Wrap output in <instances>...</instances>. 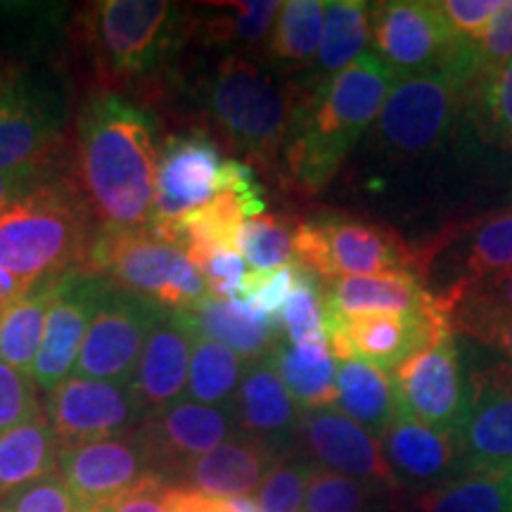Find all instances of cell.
Masks as SVG:
<instances>
[{
    "label": "cell",
    "mask_w": 512,
    "mask_h": 512,
    "mask_svg": "<svg viewBox=\"0 0 512 512\" xmlns=\"http://www.w3.org/2000/svg\"><path fill=\"white\" fill-rule=\"evenodd\" d=\"M159 150L155 121L117 93L83 102L76 119L81 195L105 228H145L155 219Z\"/></svg>",
    "instance_id": "6da1fadb"
},
{
    "label": "cell",
    "mask_w": 512,
    "mask_h": 512,
    "mask_svg": "<svg viewBox=\"0 0 512 512\" xmlns=\"http://www.w3.org/2000/svg\"><path fill=\"white\" fill-rule=\"evenodd\" d=\"M396 81L380 57L366 53L330 79L297 86V110L283 152L287 178L304 192L323 190L380 117Z\"/></svg>",
    "instance_id": "7a4b0ae2"
},
{
    "label": "cell",
    "mask_w": 512,
    "mask_h": 512,
    "mask_svg": "<svg viewBox=\"0 0 512 512\" xmlns=\"http://www.w3.org/2000/svg\"><path fill=\"white\" fill-rule=\"evenodd\" d=\"M93 238L86 197L55 176L0 211V268L29 283L57 278L86 264Z\"/></svg>",
    "instance_id": "3957f363"
},
{
    "label": "cell",
    "mask_w": 512,
    "mask_h": 512,
    "mask_svg": "<svg viewBox=\"0 0 512 512\" xmlns=\"http://www.w3.org/2000/svg\"><path fill=\"white\" fill-rule=\"evenodd\" d=\"M204 107L230 145L254 162L273 166L290 138L297 88L285 86L275 69L228 55L204 81Z\"/></svg>",
    "instance_id": "277c9868"
},
{
    "label": "cell",
    "mask_w": 512,
    "mask_h": 512,
    "mask_svg": "<svg viewBox=\"0 0 512 512\" xmlns=\"http://www.w3.org/2000/svg\"><path fill=\"white\" fill-rule=\"evenodd\" d=\"M86 268L105 275L119 290L176 313L209 299V287L185 249L150 228H105L95 233Z\"/></svg>",
    "instance_id": "5b68a950"
},
{
    "label": "cell",
    "mask_w": 512,
    "mask_h": 512,
    "mask_svg": "<svg viewBox=\"0 0 512 512\" xmlns=\"http://www.w3.org/2000/svg\"><path fill=\"white\" fill-rule=\"evenodd\" d=\"M370 41L375 55L396 79L441 72L460 88L472 83L470 46H460L437 3L392 0L370 8Z\"/></svg>",
    "instance_id": "8992f818"
},
{
    "label": "cell",
    "mask_w": 512,
    "mask_h": 512,
    "mask_svg": "<svg viewBox=\"0 0 512 512\" xmlns=\"http://www.w3.org/2000/svg\"><path fill=\"white\" fill-rule=\"evenodd\" d=\"M297 264L320 280L354 278L384 271H418L420 256L392 228L347 214H316L297 223Z\"/></svg>",
    "instance_id": "52a82bcc"
},
{
    "label": "cell",
    "mask_w": 512,
    "mask_h": 512,
    "mask_svg": "<svg viewBox=\"0 0 512 512\" xmlns=\"http://www.w3.org/2000/svg\"><path fill=\"white\" fill-rule=\"evenodd\" d=\"M183 15L164 0H105L91 8L93 53L114 79H140L157 72L176 50Z\"/></svg>",
    "instance_id": "ba28073f"
},
{
    "label": "cell",
    "mask_w": 512,
    "mask_h": 512,
    "mask_svg": "<svg viewBox=\"0 0 512 512\" xmlns=\"http://www.w3.org/2000/svg\"><path fill=\"white\" fill-rule=\"evenodd\" d=\"M418 256V273L427 290L451 311L460 290L512 271V207L446 228Z\"/></svg>",
    "instance_id": "9c48e42d"
},
{
    "label": "cell",
    "mask_w": 512,
    "mask_h": 512,
    "mask_svg": "<svg viewBox=\"0 0 512 512\" xmlns=\"http://www.w3.org/2000/svg\"><path fill=\"white\" fill-rule=\"evenodd\" d=\"M67 124L62 88L43 74H8L0 83V171L53 166Z\"/></svg>",
    "instance_id": "30bf717a"
},
{
    "label": "cell",
    "mask_w": 512,
    "mask_h": 512,
    "mask_svg": "<svg viewBox=\"0 0 512 512\" xmlns=\"http://www.w3.org/2000/svg\"><path fill=\"white\" fill-rule=\"evenodd\" d=\"M448 332H453V320L446 306L420 313H325V339L337 361L358 358L389 375Z\"/></svg>",
    "instance_id": "8fae6325"
},
{
    "label": "cell",
    "mask_w": 512,
    "mask_h": 512,
    "mask_svg": "<svg viewBox=\"0 0 512 512\" xmlns=\"http://www.w3.org/2000/svg\"><path fill=\"white\" fill-rule=\"evenodd\" d=\"M465 91L441 72L403 76L384 100L375 133L396 155H425L444 143Z\"/></svg>",
    "instance_id": "7c38bea8"
},
{
    "label": "cell",
    "mask_w": 512,
    "mask_h": 512,
    "mask_svg": "<svg viewBox=\"0 0 512 512\" xmlns=\"http://www.w3.org/2000/svg\"><path fill=\"white\" fill-rule=\"evenodd\" d=\"M112 287L114 283L105 275L81 266L55 280L43 342L31 370V380L38 389L53 392L57 384L74 375L83 339Z\"/></svg>",
    "instance_id": "4fadbf2b"
},
{
    "label": "cell",
    "mask_w": 512,
    "mask_h": 512,
    "mask_svg": "<svg viewBox=\"0 0 512 512\" xmlns=\"http://www.w3.org/2000/svg\"><path fill=\"white\" fill-rule=\"evenodd\" d=\"M43 413L62 446L124 437L147 418L131 384L76 375L48 392Z\"/></svg>",
    "instance_id": "5bb4252c"
},
{
    "label": "cell",
    "mask_w": 512,
    "mask_h": 512,
    "mask_svg": "<svg viewBox=\"0 0 512 512\" xmlns=\"http://www.w3.org/2000/svg\"><path fill=\"white\" fill-rule=\"evenodd\" d=\"M463 475L512 467V363L467 370V403L456 427Z\"/></svg>",
    "instance_id": "9a60e30c"
},
{
    "label": "cell",
    "mask_w": 512,
    "mask_h": 512,
    "mask_svg": "<svg viewBox=\"0 0 512 512\" xmlns=\"http://www.w3.org/2000/svg\"><path fill=\"white\" fill-rule=\"evenodd\" d=\"M164 313L157 304L145 302L114 285L83 339L74 375L107 382H131L147 339Z\"/></svg>",
    "instance_id": "2e32d148"
},
{
    "label": "cell",
    "mask_w": 512,
    "mask_h": 512,
    "mask_svg": "<svg viewBox=\"0 0 512 512\" xmlns=\"http://www.w3.org/2000/svg\"><path fill=\"white\" fill-rule=\"evenodd\" d=\"M399 413L444 432H456L467 403V373L456 332L401 363L392 373Z\"/></svg>",
    "instance_id": "e0dca14e"
},
{
    "label": "cell",
    "mask_w": 512,
    "mask_h": 512,
    "mask_svg": "<svg viewBox=\"0 0 512 512\" xmlns=\"http://www.w3.org/2000/svg\"><path fill=\"white\" fill-rule=\"evenodd\" d=\"M136 432L159 479L166 486H174L192 460L238 434V420L233 403L204 406L181 399L174 406L147 415Z\"/></svg>",
    "instance_id": "ac0fdd59"
},
{
    "label": "cell",
    "mask_w": 512,
    "mask_h": 512,
    "mask_svg": "<svg viewBox=\"0 0 512 512\" xmlns=\"http://www.w3.org/2000/svg\"><path fill=\"white\" fill-rule=\"evenodd\" d=\"M223 171L226 159L211 138L202 133L166 138L157 166L155 219L147 228L164 233L214 202L223 192Z\"/></svg>",
    "instance_id": "d6986e66"
},
{
    "label": "cell",
    "mask_w": 512,
    "mask_h": 512,
    "mask_svg": "<svg viewBox=\"0 0 512 512\" xmlns=\"http://www.w3.org/2000/svg\"><path fill=\"white\" fill-rule=\"evenodd\" d=\"M57 475L91 508H100L145 486L164 484L152 467L138 432L62 446Z\"/></svg>",
    "instance_id": "ffe728a7"
},
{
    "label": "cell",
    "mask_w": 512,
    "mask_h": 512,
    "mask_svg": "<svg viewBox=\"0 0 512 512\" xmlns=\"http://www.w3.org/2000/svg\"><path fill=\"white\" fill-rule=\"evenodd\" d=\"M297 451L313 465L358 479L375 489H394L392 467L384 458L380 439L337 408L302 411L297 427Z\"/></svg>",
    "instance_id": "44dd1931"
},
{
    "label": "cell",
    "mask_w": 512,
    "mask_h": 512,
    "mask_svg": "<svg viewBox=\"0 0 512 512\" xmlns=\"http://www.w3.org/2000/svg\"><path fill=\"white\" fill-rule=\"evenodd\" d=\"M380 444L399 486L430 491L463 475L456 432L437 430L399 413L380 434Z\"/></svg>",
    "instance_id": "7402d4cb"
},
{
    "label": "cell",
    "mask_w": 512,
    "mask_h": 512,
    "mask_svg": "<svg viewBox=\"0 0 512 512\" xmlns=\"http://www.w3.org/2000/svg\"><path fill=\"white\" fill-rule=\"evenodd\" d=\"M233 411L238 420V432L261 441L283 458L297 451V427L302 408L294 403L268 358L249 363L233 399Z\"/></svg>",
    "instance_id": "603a6c76"
},
{
    "label": "cell",
    "mask_w": 512,
    "mask_h": 512,
    "mask_svg": "<svg viewBox=\"0 0 512 512\" xmlns=\"http://www.w3.org/2000/svg\"><path fill=\"white\" fill-rule=\"evenodd\" d=\"M280 460L283 456H278L261 441L238 432L214 451L192 460L178 475L174 486L211 498L254 496V491Z\"/></svg>",
    "instance_id": "cb8c5ba5"
},
{
    "label": "cell",
    "mask_w": 512,
    "mask_h": 512,
    "mask_svg": "<svg viewBox=\"0 0 512 512\" xmlns=\"http://www.w3.org/2000/svg\"><path fill=\"white\" fill-rule=\"evenodd\" d=\"M190 356L192 335L166 311L147 339L131 382H128L145 415L185 399Z\"/></svg>",
    "instance_id": "d4e9b609"
},
{
    "label": "cell",
    "mask_w": 512,
    "mask_h": 512,
    "mask_svg": "<svg viewBox=\"0 0 512 512\" xmlns=\"http://www.w3.org/2000/svg\"><path fill=\"white\" fill-rule=\"evenodd\" d=\"M323 299L325 313H332V316H356V313L377 311L420 313L446 306L427 290L422 275L418 271H408V268L330 280Z\"/></svg>",
    "instance_id": "484cf974"
},
{
    "label": "cell",
    "mask_w": 512,
    "mask_h": 512,
    "mask_svg": "<svg viewBox=\"0 0 512 512\" xmlns=\"http://www.w3.org/2000/svg\"><path fill=\"white\" fill-rule=\"evenodd\" d=\"M181 328L192 337H207L214 342L226 344L247 363L264 361L273 354L280 339V325L256 313L240 299L221 302V299H204L195 309L171 313Z\"/></svg>",
    "instance_id": "4316f807"
},
{
    "label": "cell",
    "mask_w": 512,
    "mask_h": 512,
    "mask_svg": "<svg viewBox=\"0 0 512 512\" xmlns=\"http://www.w3.org/2000/svg\"><path fill=\"white\" fill-rule=\"evenodd\" d=\"M60 451L62 444L46 413L0 432V503L55 475Z\"/></svg>",
    "instance_id": "83f0119b"
},
{
    "label": "cell",
    "mask_w": 512,
    "mask_h": 512,
    "mask_svg": "<svg viewBox=\"0 0 512 512\" xmlns=\"http://www.w3.org/2000/svg\"><path fill=\"white\" fill-rule=\"evenodd\" d=\"M275 373L302 411H320L337 406V366L328 339L309 344H287L280 339L268 356Z\"/></svg>",
    "instance_id": "f1b7e54d"
},
{
    "label": "cell",
    "mask_w": 512,
    "mask_h": 512,
    "mask_svg": "<svg viewBox=\"0 0 512 512\" xmlns=\"http://www.w3.org/2000/svg\"><path fill=\"white\" fill-rule=\"evenodd\" d=\"M335 408L380 439L399 415L392 375L358 358L339 361Z\"/></svg>",
    "instance_id": "f546056e"
},
{
    "label": "cell",
    "mask_w": 512,
    "mask_h": 512,
    "mask_svg": "<svg viewBox=\"0 0 512 512\" xmlns=\"http://www.w3.org/2000/svg\"><path fill=\"white\" fill-rule=\"evenodd\" d=\"M57 278L38 280L27 294L0 311V361L27 375L34 370L41 349Z\"/></svg>",
    "instance_id": "4dcf8cb0"
},
{
    "label": "cell",
    "mask_w": 512,
    "mask_h": 512,
    "mask_svg": "<svg viewBox=\"0 0 512 512\" xmlns=\"http://www.w3.org/2000/svg\"><path fill=\"white\" fill-rule=\"evenodd\" d=\"M370 8L363 0H330L325 3L323 41L311 67V81H325L366 55L370 41Z\"/></svg>",
    "instance_id": "1f68e13d"
},
{
    "label": "cell",
    "mask_w": 512,
    "mask_h": 512,
    "mask_svg": "<svg viewBox=\"0 0 512 512\" xmlns=\"http://www.w3.org/2000/svg\"><path fill=\"white\" fill-rule=\"evenodd\" d=\"M325 27L323 0H287L268 38L275 69H309L316 62Z\"/></svg>",
    "instance_id": "d6a6232c"
},
{
    "label": "cell",
    "mask_w": 512,
    "mask_h": 512,
    "mask_svg": "<svg viewBox=\"0 0 512 512\" xmlns=\"http://www.w3.org/2000/svg\"><path fill=\"white\" fill-rule=\"evenodd\" d=\"M245 373V358L226 344L207 337H192L185 399L204 406H228L238 394Z\"/></svg>",
    "instance_id": "836d02e7"
},
{
    "label": "cell",
    "mask_w": 512,
    "mask_h": 512,
    "mask_svg": "<svg viewBox=\"0 0 512 512\" xmlns=\"http://www.w3.org/2000/svg\"><path fill=\"white\" fill-rule=\"evenodd\" d=\"M420 512H512L510 470L470 472L425 491Z\"/></svg>",
    "instance_id": "e575fe53"
},
{
    "label": "cell",
    "mask_w": 512,
    "mask_h": 512,
    "mask_svg": "<svg viewBox=\"0 0 512 512\" xmlns=\"http://www.w3.org/2000/svg\"><path fill=\"white\" fill-rule=\"evenodd\" d=\"M463 102L484 143L512 152V60L479 74Z\"/></svg>",
    "instance_id": "d590c367"
},
{
    "label": "cell",
    "mask_w": 512,
    "mask_h": 512,
    "mask_svg": "<svg viewBox=\"0 0 512 512\" xmlns=\"http://www.w3.org/2000/svg\"><path fill=\"white\" fill-rule=\"evenodd\" d=\"M204 19L190 29H200L209 43H242L256 46L271 38L283 3L278 0H247V3H207Z\"/></svg>",
    "instance_id": "8d00e7d4"
},
{
    "label": "cell",
    "mask_w": 512,
    "mask_h": 512,
    "mask_svg": "<svg viewBox=\"0 0 512 512\" xmlns=\"http://www.w3.org/2000/svg\"><path fill=\"white\" fill-rule=\"evenodd\" d=\"M294 235H297V223L285 216L259 214L254 219H247L242 226L238 252L252 271H273V268L290 266L297 261Z\"/></svg>",
    "instance_id": "74e56055"
},
{
    "label": "cell",
    "mask_w": 512,
    "mask_h": 512,
    "mask_svg": "<svg viewBox=\"0 0 512 512\" xmlns=\"http://www.w3.org/2000/svg\"><path fill=\"white\" fill-rule=\"evenodd\" d=\"M318 275L297 264L294 290L287 299L278 325L287 344H309L325 339V299Z\"/></svg>",
    "instance_id": "f35d334b"
},
{
    "label": "cell",
    "mask_w": 512,
    "mask_h": 512,
    "mask_svg": "<svg viewBox=\"0 0 512 512\" xmlns=\"http://www.w3.org/2000/svg\"><path fill=\"white\" fill-rule=\"evenodd\" d=\"M313 470L316 465L304 453L292 451L268 472L254 491L259 508L264 512H304Z\"/></svg>",
    "instance_id": "ab89813d"
},
{
    "label": "cell",
    "mask_w": 512,
    "mask_h": 512,
    "mask_svg": "<svg viewBox=\"0 0 512 512\" xmlns=\"http://www.w3.org/2000/svg\"><path fill=\"white\" fill-rule=\"evenodd\" d=\"M377 489L318 467L306 491L304 512H375Z\"/></svg>",
    "instance_id": "60d3db41"
},
{
    "label": "cell",
    "mask_w": 512,
    "mask_h": 512,
    "mask_svg": "<svg viewBox=\"0 0 512 512\" xmlns=\"http://www.w3.org/2000/svg\"><path fill=\"white\" fill-rule=\"evenodd\" d=\"M294 278H297V264L273 268V271H249L238 299L264 318L278 323L294 290Z\"/></svg>",
    "instance_id": "b9f144b4"
},
{
    "label": "cell",
    "mask_w": 512,
    "mask_h": 512,
    "mask_svg": "<svg viewBox=\"0 0 512 512\" xmlns=\"http://www.w3.org/2000/svg\"><path fill=\"white\" fill-rule=\"evenodd\" d=\"M3 512H95L88 503L69 489V484L57 475H50L41 482L27 486L19 494L0 503Z\"/></svg>",
    "instance_id": "7bdbcfd3"
},
{
    "label": "cell",
    "mask_w": 512,
    "mask_h": 512,
    "mask_svg": "<svg viewBox=\"0 0 512 512\" xmlns=\"http://www.w3.org/2000/svg\"><path fill=\"white\" fill-rule=\"evenodd\" d=\"M453 316H510L512 318V271L491 275L460 290L451 302Z\"/></svg>",
    "instance_id": "ee69618b"
},
{
    "label": "cell",
    "mask_w": 512,
    "mask_h": 512,
    "mask_svg": "<svg viewBox=\"0 0 512 512\" xmlns=\"http://www.w3.org/2000/svg\"><path fill=\"white\" fill-rule=\"evenodd\" d=\"M36 389L31 375L0 361V432L43 413Z\"/></svg>",
    "instance_id": "f6af8a7d"
},
{
    "label": "cell",
    "mask_w": 512,
    "mask_h": 512,
    "mask_svg": "<svg viewBox=\"0 0 512 512\" xmlns=\"http://www.w3.org/2000/svg\"><path fill=\"white\" fill-rule=\"evenodd\" d=\"M505 0H444L437 3L460 46H475Z\"/></svg>",
    "instance_id": "bcb514c9"
},
{
    "label": "cell",
    "mask_w": 512,
    "mask_h": 512,
    "mask_svg": "<svg viewBox=\"0 0 512 512\" xmlns=\"http://www.w3.org/2000/svg\"><path fill=\"white\" fill-rule=\"evenodd\" d=\"M512 60V0H505L503 8L496 12L484 36L472 46V67L475 79L489 69L501 67Z\"/></svg>",
    "instance_id": "7dc6e473"
},
{
    "label": "cell",
    "mask_w": 512,
    "mask_h": 512,
    "mask_svg": "<svg viewBox=\"0 0 512 512\" xmlns=\"http://www.w3.org/2000/svg\"><path fill=\"white\" fill-rule=\"evenodd\" d=\"M202 273L204 283L209 287V294L221 302H233L240 297V287L247 278V261L240 252H216L197 266Z\"/></svg>",
    "instance_id": "c3c4849f"
},
{
    "label": "cell",
    "mask_w": 512,
    "mask_h": 512,
    "mask_svg": "<svg viewBox=\"0 0 512 512\" xmlns=\"http://www.w3.org/2000/svg\"><path fill=\"white\" fill-rule=\"evenodd\" d=\"M453 328L496 349L512 363V318L510 316H453Z\"/></svg>",
    "instance_id": "681fc988"
},
{
    "label": "cell",
    "mask_w": 512,
    "mask_h": 512,
    "mask_svg": "<svg viewBox=\"0 0 512 512\" xmlns=\"http://www.w3.org/2000/svg\"><path fill=\"white\" fill-rule=\"evenodd\" d=\"M53 176V166H29L19 171H0V211L34 192L38 185L48 183Z\"/></svg>",
    "instance_id": "f907efd6"
},
{
    "label": "cell",
    "mask_w": 512,
    "mask_h": 512,
    "mask_svg": "<svg viewBox=\"0 0 512 512\" xmlns=\"http://www.w3.org/2000/svg\"><path fill=\"white\" fill-rule=\"evenodd\" d=\"M166 489L169 486L164 484L145 486V489H138L133 494L100 505V508H95V512H171L169 501H166Z\"/></svg>",
    "instance_id": "816d5d0a"
},
{
    "label": "cell",
    "mask_w": 512,
    "mask_h": 512,
    "mask_svg": "<svg viewBox=\"0 0 512 512\" xmlns=\"http://www.w3.org/2000/svg\"><path fill=\"white\" fill-rule=\"evenodd\" d=\"M166 501H169L171 512H235L230 508L228 498H211L197 494V491L181 489V486H169Z\"/></svg>",
    "instance_id": "f5cc1de1"
},
{
    "label": "cell",
    "mask_w": 512,
    "mask_h": 512,
    "mask_svg": "<svg viewBox=\"0 0 512 512\" xmlns=\"http://www.w3.org/2000/svg\"><path fill=\"white\" fill-rule=\"evenodd\" d=\"M31 287H34V283L17 278V275L0 268V311H3L5 306H10L15 299L22 297V294H27Z\"/></svg>",
    "instance_id": "db71d44e"
},
{
    "label": "cell",
    "mask_w": 512,
    "mask_h": 512,
    "mask_svg": "<svg viewBox=\"0 0 512 512\" xmlns=\"http://www.w3.org/2000/svg\"><path fill=\"white\" fill-rule=\"evenodd\" d=\"M5 76H8V74H5V72H0V83H3V81H5Z\"/></svg>",
    "instance_id": "11a10c76"
},
{
    "label": "cell",
    "mask_w": 512,
    "mask_h": 512,
    "mask_svg": "<svg viewBox=\"0 0 512 512\" xmlns=\"http://www.w3.org/2000/svg\"><path fill=\"white\" fill-rule=\"evenodd\" d=\"M510 475H512V467H510Z\"/></svg>",
    "instance_id": "9f6ffc18"
},
{
    "label": "cell",
    "mask_w": 512,
    "mask_h": 512,
    "mask_svg": "<svg viewBox=\"0 0 512 512\" xmlns=\"http://www.w3.org/2000/svg\"><path fill=\"white\" fill-rule=\"evenodd\" d=\"M0 512H3V510H0Z\"/></svg>",
    "instance_id": "6f0895ef"
}]
</instances>
